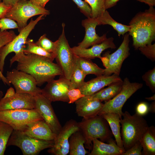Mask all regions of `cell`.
Masks as SVG:
<instances>
[{
	"instance_id": "47",
	"label": "cell",
	"mask_w": 155,
	"mask_h": 155,
	"mask_svg": "<svg viewBox=\"0 0 155 155\" xmlns=\"http://www.w3.org/2000/svg\"><path fill=\"white\" fill-rule=\"evenodd\" d=\"M140 2H143L148 5L149 7H154L155 6V0H137Z\"/></svg>"
},
{
	"instance_id": "4",
	"label": "cell",
	"mask_w": 155,
	"mask_h": 155,
	"mask_svg": "<svg viewBox=\"0 0 155 155\" xmlns=\"http://www.w3.org/2000/svg\"><path fill=\"white\" fill-rule=\"evenodd\" d=\"M78 123L80 130L84 136L86 147L90 149L92 140L99 139L102 142H108L113 134L106 121L101 116L97 115Z\"/></svg>"
},
{
	"instance_id": "11",
	"label": "cell",
	"mask_w": 155,
	"mask_h": 155,
	"mask_svg": "<svg viewBox=\"0 0 155 155\" xmlns=\"http://www.w3.org/2000/svg\"><path fill=\"white\" fill-rule=\"evenodd\" d=\"M44 16L40 15L35 20L31 18L29 24L19 32L18 35L0 49V71L2 73L7 56L12 52L16 54L23 51L28 36L38 22L43 19Z\"/></svg>"
},
{
	"instance_id": "51",
	"label": "cell",
	"mask_w": 155,
	"mask_h": 155,
	"mask_svg": "<svg viewBox=\"0 0 155 155\" xmlns=\"http://www.w3.org/2000/svg\"><path fill=\"white\" fill-rule=\"evenodd\" d=\"M0 80H1V77H0Z\"/></svg>"
},
{
	"instance_id": "12",
	"label": "cell",
	"mask_w": 155,
	"mask_h": 155,
	"mask_svg": "<svg viewBox=\"0 0 155 155\" xmlns=\"http://www.w3.org/2000/svg\"><path fill=\"white\" fill-rule=\"evenodd\" d=\"M7 80L13 86L17 93H27L35 96L41 94V89L30 75L16 69L7 72Z\"/></svg>"
},
{
	"instance_id": "21",
	"label": "cell",
	"mask_w": 155,
	"mask_h": 155,
	"mask_svg": "<svg viewBox=\"0 0 155 155\" xmlns=\"http://www.w3.org/2000/svg\"><path fill=\"white\" fill-rule=\"evenodd\" d=\"M116 46L114 38L111 37L106 38L100 43L92 46L89 48H84L78 46L71 48L73 53L76 55L90 59L95 58H100L103 51L109 48L115 49Z\"/></svg>"
},
{
	"instance_id": "26",
	"label": "cell",
	"mask_w": 155,
	"mask_h": 155,
	"mask_svg": "<svg viewBox=\"0 0 155 155\" xmlns=\"http://www.w3.org/2000/svg\"><path fill=\"white\" fill-rule=\"evenodd\" d=\"M75 63L86 75L92 74L98 76L103 75L104 69L100 67L91 59L75 55Z\"/></svg>"
},
{
	"instance_id": "38",
	"label": "cell",
	"mask_w": 155,
	"mask_h": 155,
	"mask_svg": "<svg viewBox=\"0 0 155 155\" xmlns=\"http://www.w3.org/2000/svg\"><path fill=\"white\" fill-rule=\"evenodd\" d=\"M79 8L80 12L87 18L92 17L91 9L88 4L82 0H72Z\"/></svg>"
},
{
	"instance_id": "22",
	"label": "cell",
	"mask_w": 155,
	"mask_h": 155,
	"mask_svg": "<svg viewBox=\"0 0 155 155\" xmlns=\"http://www.w3.org/2000/svg\"><path fill=\"white\" fill-rule=\"evenodd\" d=\"M106 144L97 139L92 140V148L89 155H122L125 151L119 147L115 140L111 138Z\"/></svg>"
},
{
	"instance_id": "6",
	"label": "cell",
	"mask_w": 155,
	"mask_h": 155,
	"mask_svg": "<svg viewBox=\"0 0 155 155\" xmlns=\"http://www.w3.org/2000/svg\"><path fill=\"white\" fill-rule=\"evenodd\" d=\"M50 13L49 10L35 5L29 0H20L11 7L5 17L16 22L19 32L27 25L30 18L38 15L46 16Z\"/></svg>"
},
{
	"instance_id": "23",
	"label": "cell",
	"mask_w": 155,
	"mask_h": 155,
	"mask_svg": "<svg viewBox=\"0 0 155 155\" xmlns=\"http://www.w3.org/2000/svg\"><path fill=\"white\" fill-rule=\"evenodd\" d=\"M139 141L142 147V155H155V127H148Z\"/></svg>"
},
{
	"instance_id": "45",
	"label": "cell",
	"mask_w": 155,
	"mask_h": 155,
	"mask_svg": "<svg viewBox=\"0 0 155 155\" xmlns=\"http://www.w3.org/2000/svg\"><path fill=\"white\" fill-rule=\"evenodd\" d=\"M16 93L14 88L12 87H10L7 90L6 94L3 98H6L11 97L13 96Z\"/></svg>"
},
{
	"instance_id": "16",
	"label": "cell",
	"mask_w": 155,
	"mask_h": 155,
	"mask_svg": "<svg viewBox=\"0 0 155 155\" xmlns=\"http://www.w3.org/2000/svg\"><path fill=\"white\" fill-rule=\"evenodd\" d=\"M35 96L25 93H17L9 98H2L0 101V111L25 109L35 107Z\"/></svg>"
},
{
	"instance_id": "24",
	"label": "cell",
	"mask_w": 155,
	"mask_h": 155,
	"mask_svg": "<svg viewBox=\"0 0 155 155\" xmlns=\"http://www.w3.org/2000/svg\"><path fill=\"white\" fill-rule=\"evenodd\" d=\"M101 116L106 121L110 126L117 145L125 150L121 136L120 124L121 118L119 115L116 113H108Z\"/></svg>"
},
{
	"instance_id": "10",
	"label": "cell",
	"mask_w": 155,
	"mask_h": 155,
	"mask_svg": "<svg viewBox=\"0 0 155 155\" xmlns=\"http://www.w3.org/2000/svg\"><path fill=\"white\" fill-rule=\"evenodd\" d=\"M43 120L35 109H20L0 111V121L6 123L13 130H22L27 124Z\"/></svg>"
},
{
	"instance_id": "46",
	"label": "cell",
	"mask_w": 155,
	"mask_h": 155,
	"mask_svg": "<svg viewBox=\"0 0 155 155\" xmlns=\"http://www.w3.org/2000/svg\"><path fill=\"white\" fill-rule=\"evenodd\" d=\"M20 0H2V2L7 6L12 7Z\"/></svg>"
},
{
	"instance_id": "1",
	"label": "cell",
	"mask_w": 155,
	"mask_h": 155,
	"mask_svg": "<svg viewBox=\"0 0 155 155\" xmlns=\"http://www.w3.org/2000/svg\"><path fill=\"white\" fill-rule=\"evenodd\" d=\"M49 58L35 54H26L23 51L16 53L10 59V66L18 62L16 69L31 75L37 86H40L46 82L54 79L56 76L63 75L57 64Z\"/></svg>"
},
{
	"instance_id": "34",
	"label": "cell",
	"mask_w": 155,
	"mask_h": 155,
	"mask_svg": "<svg viewBox=\"0 0 155 155\" xmlns=\"http://www.w3.org/2000/svg\"><path fill=\"white\" fill-rule=\"evenodd\" d=\"M35 43L47 52L54 53L55 49V42H53L47 38L46 34L41 36Z\"/></svg>"
},
{
	"instance_id": "7",
	"label": "cell",
	"mask_w": 155,
	"mask_h": 155,
	"mask_svg": "<svg viewBox=\"0 0 155 155\" xmlns=\"http://www.w3.org/2000/svg\"><path fill=\"white\" fill-rule=\"evenodd\" d=\"M142 83L131 82L126 77L123 80L120 91L111 99L105 102L98 115H101L108 113H116L122 118V109L127 100L137 90L142 88Z\"/></svg>"
},
{
	"instance_id": "43",
	"label": "cell",
	"mask_w": 155,
	"mask_h": 155,
	"mask_svg": "<svg viewBox=\"0 0 155 155\" xmlns=\"http://www.w3.org/2000/svg\"><path fill=\"white\" fill-rule=\"evenodd\" d=\"M35 5L42 8H44L47 3L50 0H29Z\"/></svg>"
},
{
	"instance_id": "14",
	"label": "cell",
	"mask_w": 155,
	"mask_h": 155,
	"mask_svg": "<svg viewBox=\"0 0 155 155\" xmlns=\"http://www.w3.org/2000/svg\"><path fill=\"white\" fill-rule=\"evenodd\" d=\"M69 85L70 80L64 75H60L59 79L47 82L41 89V94L51 102L60 101L68 103L67 93Z\"/></svg>"
},
{
	"instance_id": "15",
	"label": "cell",
	"mask_w": 155,
	"mask_h": 155,
	"mask_svg": "<svg viewBox=\"0 0 155 155\" xmlns=\"http://www.w3.org/2000/svg\"><path fill=\"white\" fill-rule=\"evenodd\" d=\"M35 109L41 115L43 119L53 132L57 135L62 127L54 111L51 102L41 94L35 96Z\"/></svg>"
},
{
	"instance_id": "53",
	"label": "cell",
	"mask_w": 155,
	"mask_h": 155,
	"mask_svg": "<svg viewBox=\"0 0 155 155\" xmlns=\"http://www.w3.org/2000/svg\"></svg>"
},
{
	"instance_id": "33",
	"label": "cell",
	"mask_w": 155,
	"mask_h": 155,
	"mask_svg": "<svg viewBox=\"0 0 155 155\" xmlns=\"http://www.w3.org/2000/svg\"><path fill=\"white\" fill-rule=\"evenodd\" d=\"M90 6L92 11V17L97 18L106 10L105 0H85Z\"/></svg>"
},
{
	"instance_id": "36",
	"label": "cell",
	"mask_w": 155,
	"mask_h": 155,
	"mask_svg": "<svg viewBox=\"0 0 155 155\" xmlns=\"http://www.w3.org/2000/svg\"><path fill=\"white\" fill-rule=\"evenodd\" d=\"M18 28L17 23L14 20L6 17L0 19V32L8 29Z\"/></svg>"
},
{
	"instance_id": "29",
	"label": "cell",
	"mask_w": 155,
	"mask_h": 155,
	"mask_svg": "<svg viewBox=\"0 0 155 155\" xmlns=\"http://www.w3.org/2000/svg\"><path fill=\"white\" fill-rule=\"evenodd\" d=\"M26 44L27 45L23 50L26 54H32L45 57L53 60L55 59V55L53 53H49L38 45L32 39L28 38Z\"/></svg>"
},
{
	"instance_id": "37",
	"label": "cell",
	"mask_w": 155,
	"mask_h": 155,
	"mask_svg": "<svg viewBox=\"0 0 155 155\" xmlns=\"http://www.w3.org/2000/svg\"><path fill=\"white\" fill-rule=\"evenodd\" d=\"M138 50L142 54L152 61H155V43L147 44L139 47Z\"/></svg>"
},
{
	"instance_id": "40",
	"label": "cell",
	"mask_w": 155,
	"mask_h": 155,
	"mask_svg": "<svg viewBox=\"0 0 155 155\" xmlns=\"http://www.w3.org/2000/svg\"><path fill=\"white\" fill-rule=\"evenodd\" d=\"M142 149L141 143L138 141L130 148L123 152L122 155H142Z\"/></svg>"
},
{
	"instance_id": "2",
	"label": "cell",
	"mask_w": 155,
	"mask_h": 155,
	"mask_svg": "<svg viewBox=\"0 0 155 155\" xmlns=\"http://www.w3.org/2000/svg\"><path fill=\"white\" fill-rule=\"evenodd\" d=\"M129 34L135 49L152 44L155 40V9L154 7L137 13L129 23Z\"/></svg>"
},
{
	"instance_id": "13",
	"label": "cell",
	"mask_w": 155,
	"mask_h": 155,
	"mask_svg": "<svg viewBox=\"0 0 155 155\" xmlns=\"http://www.w3.org/2000/svg\"><path fill=\"white\" fill-rule=\"evenodd\" d=\"M80 130L78 123L71 119L62 127L54 140L53 146L48 150L55 155H67L69 153V140L71 135Z\"/></svg>"
},
{
	"instance_id": "5",
	"label": "cell",
	"mask_w": 155,
	"mask_h": 155,
	"mask_svg": "<svg viewBox=\"0 0 155 155\" xmlns=\"http://www.w3.org/2000/svg\"><path fill=\"white\" fill-rule=\"evenodd\" d=\"M54 141L41 140L32 137L20 130H13L7 147L14 146L19 148L24 155H36L42 150L52 147Z\"/></svg>"
},
{
	"instance_id": "19",
	"label": "cell",
	"mask_w": 155,
	"mask_h": 155,
	"mask_svg": "<svg viewBox=\"0 0 155 155\" xmlns=\"http://www.w3.org/2000/svg\"><path fill=\"white\" fill-rule=\"evenodd\" d=\"M119 75L113 74L110 75H102L85 82L79 88L85 96H91L114 83L122 81Z\"/></svg>"
},
{
	"instance_id": "17",
	"label": "cell",
	"mask_w": 155,
	"mask_h": 155,
	"mask_svg": "<svg viewBox=\"0 0 155 155\" xmlns=\"http://www.w3.org/2000/svg\"><path fill=\"white\" fill-rule=\"evenodd\" d=\"M76 112L78 115L87 119L96 116L103 104L91 96H85L75 102Z\"/></svg>"
},
{
	"instance_id": "39",
	"label": "cell",
	"mask_w": 155,
	"mask_h": 155,
	"mask_svg": "<svg viewBox=\"0 0 155 155\" xmlns=\"http://www.w3.org/2000/svg\"><path fill=\"white\" fill-rule=\"evenodd\" d=\"M69 99V104L73 103L85 95L82 94L79 89H73L69 90L67 93Z\"/></svg>"
},
{
	"instance_id": "8",
	"label": "cell",
	"mask_w": 155,
	"mask_h": 155,
	"mask_svg": "<svg viewBox=\"0 0 155 155\" xmlns=\"http://www.w3.org/2000/svg\"><path fill=\"white\" fill-rule=\"evenodd\" d=\"M129 35L126 33L123 41L118 49L114 53L110 54L108 51L100 59L105 67L103 75L109 76L115 74L120 75L122 64L130 55Z\"/></svg>"
},
{
	"instance_id": "18",
	"label": "cell",
	"mask_w": 155,
	"mask_h": 155,
	"mask_svg": "<svg viewBox=\"0 0 155 155\" xmlns=\"http://www.w3.org/2000/svg\"><path fill=\"white\" fill-rule=\"evenodd\" d=\"M82 24L85 28V34L83 40L78 44V46L87 48L94 45L100 43L106 38V34L99 36L96 33V28L99 25L96 18H88L82 21Z\"/></svg>"
},
{
	"instance_id": "41",
	"label": "cell",
	"mask_w": 155,
	"mask_h": 155,
	"mask_svg": "<svg viewBox=\"0 0 155 155\" xmlns=\"http://www.w3.org/2000/svg\"><path fill=\"white\" fill-rule=\"evenodd\" d=\"M136 112L137 114L141 116L146 115L149 112V106L148 104L145 102L139 103L136 106Z\"/></svg>"
},
{
	"instance_id": "25",
	"label": "cell",
	"mask_w": 155,
	"mask_h": 155,
	"mask_svg": "<svg viewBox=\"0 0 155 155\" xmlns=\"http://www.w3.org/2000/svg\"><path fill=\"white\" fill-rule=\"evenodd\" d=\"M85 142V138L80 130L74 133L69 140V154L85 155L88 154L84 146Z\"/></svg>"
},
{
	"instance_id": "3",
	"label": "cell",
	"mask_w": 155,
	"mask_h": 155,
	"mask_svg": "<svg viewBox=\"0 0 155 155\" xmlns=\"http://www.w3.org/2000/svg\"><path fill=\"white\" fill-rule=\"evenodd\" d=\"M120 123L121 125V136L125 151L139 141L149 127L147 121L136 113L131 115L127 111L123 113Z\"/></svg>"
},
{
	"instance_id": "27",
	"label": "cell",
	"mask_w": 155,
	"mask_h": 155,
	"mask_svg": "<svg viewBox=\"0 0 155 155\" xmlns=\"http://www.w3.org/2000/svg\"><path fill=\"white\" fill-rule=\"evenodd\" d=\"M123 80L113 83L106 88L102 89L91 95L94 98L101 102L107 101L116 96L122 88Z\"/></svg>"
},
{
	"instance_id": "48",
	"label": "cell",
	"mask_w": 155,
	"mask_h": 155,
	"mask_svg": "<svg viewBox=\"0 0 155 155\" xmlns=\"http://www.w3.org/2000/svg\"><path fill=\"white\" fill-rule=\"evenodd\" d=\"M149 111L152 113H155V101L152 102L151 104L149 106Z\"/></svg>"
},
{
	"instance_id": "20",
	"label": "cell",
	"mask_w": 155,
	"mask_h": 155,
	"mask_svg": "<svg viewBox=\"0 0 155 155\" xmlns=\"http://www.w3.org/2000/svg\"><path fill=\"white\" fill-rule=\"evenodd\" d=\"M21 131L32 137L45 140H54L56 135L44 120L31 123Z\"/></svg>"
},
{
	"instance_id": "52",
	"label": "cell",
	"mask_w": 155,
	"mask_h": 155,
	"mask_svg": "<svg viewBox=\"0 0 155 155\" xmlns=\"http://www.w3.org/2000/svg\"><path fill=\"white\" fill-rule=\"evenodd\" d=\"M1 0H0V2H1Z\"/></svg>"
},
{
	"instance_id": "32",
	"label": "cell",
	"mask_w": 155,
	"mask_h": 155,
	"mask_svg": "<svg viewBox=\"0 0 155 155\" xmlns=\"http://www.w3.org/2000/svg\"><path fill=\"white\" fill-rule=\"evenodd\" d=\"M15 32L11 30L0 32V49L11 41L16 36ZM0 77L1 80L5 85L9 86L10 84L0 71Z\"/></svg>"
},
{
	"instance_id": "49",
	"label": "cell",
	"mask_w": 155,
	"mask_h": 155,
	"mask_svg": "<svg viewBox=\"0 0 155 155\" xmlns=\"http://www.w3.org/2000/svg\"><path fill=\"white\" fill-rule=\"evenodd\" d=\"M145 99L149 101H155V94H154L151 97L146 98Z\"/></svg>"
},
{
	"instance_id": "9",
	"label": "cell",
	"mask_w": 155,
	"mask_h": 155,
	"mask_svg": "<svg viewBox=\"0 0 155 155\" xmlns=\"http://www.w3.org/2000/svg\"><path fill=\"white\" fill-rule=\"evenodd\" d=\"M65 24H62L61 34L55 42L54 53L57 64L61 67L63 75L70 80L75 65V54L69 45L65 33Z\"/></svg>"
},
{
	"instance_id": "35",
	"label": "cell",
	"mask_w": 155,
	"mask_h": 155,
	"mask_svg": "<svg viewBox=\"0 0 155 155\" xmlns=\"http://www.w3.org/2000/svg\"><path fill=\"white\" fill-rule=\"evenodd\" d=\"M146 86H148L152 92H155V67L146 72L142 76Z\"/></svg>"
},
{
	"instance_id": "42",
	"label": "cell",
	"mask_w": 155,
	"mask_h": 155,
	"mask_svg": "<svg viewBox=\"0 0 155 155\" xmlns=\"http://www.w3.org/2000/svg\"><path fill=\"white\" fill-rule=\"evenodd\" d=\"M12 7L5 5L2 2H0V19L5 17Z\"/></svg>"
},
{
	"instance_id": "31",
	"label": "cell",
	"mask_w": 155,
	"mask_h": 155,
	"mask_svg": "<svg viewBox=\"0 0 155 155\" xmlns=\"http://www.w3.org/2000/svg\"><path fill=\"white\" fill-rule=\"evenodd\" d=\"M86 76L75 62L74 68L69 80V90L79 89L85 82Z\"/></svg>"
},
{
	"instance_id": "28",
	"label": "cell",
	"mask_w": 155,
	"mask_h": 155,
	"mask_svg": "<svg viewBox=\"0 0 155 155\" xmlns=\"http://www.w3.org/2000/svg\"><path fill=\"white\" fill-rule=\"evenodd\" d=\"M96 18L98 21L99 25H110L117 32L119 36L121 35H124L129 30V25L123 24L116 21L111 17L106 10L101 15Z\"/></svg>"
},
{
	"instance_id": "44",
	"label": "cell",
	"mask_w": 155,
	"mask_h": 155,
	"mask_svg": "<svg viewBox=\"0 0 155 155\" xmlns=\"http://www.w3.org/2000/svg\"><path fill=\"white\" fill-rule=\"evenodd\" d=\"M119 0H105V8L106 10L115 5Z\"/></svg>"
},
{
	"instance_id": "50",
	"label": "cell",
	"mask_w": 155,
	"mask_h": 155,
	"mask_svg": "<svg viewBox=\"0 0 155 155\" xmlns=\"http://www.w3.org/2000/svg\"><path fill=\"white\" fill-rule=\"evenodd\" d=\"M3 96V92L0 90V101L2 98Z\"/></svg>"
},
{
	"instance_id": "30",
	"label": "cell",
	"mask_w": 155,
	"mask_h": 155,
	"mask_svg": "<svg viewBox=\"0 0 155 155\" xmlns=\"http://www.w3.org/2000/svg\"><path fill=\"white\" fill-rule=\"evenodd\" d=\"M13 129L8 124L0 121V155H4Z\"/></svg>"
}]
</instances>
